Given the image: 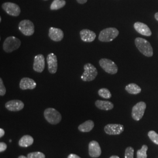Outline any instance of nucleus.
<instances>
[{"label":"nucleus","instance_id":"nucleus-28","mask_svg":"<svg viewBox=\"0 0 158 158\" xmlns=\"http://www.w3.org/2000/svg\"><path fill=\"white\" fill-rule=\"evenodd\" d=\"M134 149L132 147L127 148L125 152V158H134Z\"/></svg>","mask_w":158,"mask_h":158},{"label":"nucleus","instance_id":"nucleus-5","mask_svg":"<svg viewBox=\"0 0 158 158\" xmlns=\"http://www.w3.org/2000/svg\"><path fill=\"white\" fill-rule=\"evenodd\" d=\"M85 72L82 74L81 79L84 81H91L96 79L98 72L96 67L91 63H86L84 66Z\"/></svg>","mask_w":158,"mask_h":158},{"label":"nucleus","instance_id":"nucleus-30","mask_svg":"<svg viewBox=\"0 0 158 158\" xmlns=\"http://www.w3.org/2000/svg\"><path fill=\"white\" fill-rule=\"evenodd\" d=\"M7 148V145L4 142H1L0 143V152H2L5 151Z\"/></svg>","mask_w":158,"mask_h":158},{"label":"nucleus","instance_id":"nucleus-34","mask_svg":"<svg viewBox=\"0 0 158 158\" xmlns=\"http://www.w3.org/2000/svg\"><path fill=\"white\" fill-rule=\"evenodd\" d=\"M155 19H156V20L158 21V12L155 14Z\"/></svg>","mask_w":158,"mask_h":158},{"label":"nucleus","instance_id":"nucleus-21","mask_svg":"<svg viewBox=\"0 0 158 158\" xmlns=\"http://www.w3.org/2000/svg\"><path fill=\"white\" fill-rule=\"evenodd\" d=\"M94 127V123L91 120H88L85 121L84 123L80 125L78 127L80 131L83 132H90Z\"/></svg>","mask_w":158,"mask_h":158},{"label":"nucleus","instance_id":"nucleus-15","mask_svg":"<svg viewBox=\"0 0 158 158\" xmlns=\"http://www.w3.org/2000/svg\"><path fill=\"white\" fill-rule=\"evenodd\" d=\"M49 36L55 42H60L63 39L64 34L60 29L51 27L49 30Z\"/></svg>","mask_w":158,"mask_h":158},{"label":"nucleus","instance_id":"nucleus-23","mask_svg":"<svg viewBox=\"0 0 158 158\" xmlns=\"http://www.w3.org/2000/svg\"><path fill=\"white\" fill-rule=\"evenodd\" d=\"M66 2L65 0H54L51 4V10H57L60 8H62L66 5Z\"/></svg>","mask_w":158,"mask_h":158},{"label":"nucleus","instance_id":"nucleus-9","mask_svg":"<svg viewBox=\"0 0 158 158\" xmlns=\"http://www.w3.org/2000/svg\"><path fill=\"white\" fill-rule=\"evenodd\" d=\"M2 8L8 14L13 17H18L21 13L19 6L13 2H5L2 5Z\"/></svg>","mask_w":158,"mask_h":158},{"label":"nucleus","instance_id":"nucleus-31","mask_svg":"<svg viewBox=\"0 0 158 158\" xmlns=\"http://www.w3.org/2000/svg\"><path fill=\"white\" fill-rule=\"evenodd\" d=\"M68 158H81L78 155L73 154V153H71L68 156Z\"/></svg>","mask_w":158,"mask_h":158},{"label":"nucleus","instance_id":"nucleus-1","mask_svg":"<svg viewBox=\"0 0 158 158\" xmlns=\"http://www.w3.org/2000/svg\"><path fill=\"white\" fill-rule=\"evenodd\" d=\"M135 43L138 49L147 57L153 56V51L150 43L147 40L141 38H137L135 40Z\"/></svg>","mask_w":158,"mask_h":158},{"label":"nucleus","instance_id":"nucleus-22","mask_svg":"<svg viewBox=\"0 0 158 158\" xmlns=\"http://www.w3.org/2000/svg\"><path fill=\"white\" fill-rule=\"evenodd\" d=\"M125 90L131 94H138L141 92V89L135 83H131L125 87Z\"/></svg>","mask_w":158,"mask_h":158},{"label":"nucleus","instance_id":"nucleus-17","mask_svg":"<svg viewBox=\"0 0 158 158\" xmlns=\"http://www.w3.org/2000/svg\"><path fill=\"white\" fill-rule=\"evenodd\" d=\"M80 35L81 40L85 42H93L96 38V34L94 32L87 29L81 30L80 32Z\"/></svg>","mask_w":158,"mask_h":158},{"label":"nucleus","instance_id":"nucleus-36","mask_svg":"<svg viewBox=\"0 0 158 158\" xmlns=\"http://www.w3.org/2000/svg\"><path fill=\"white\" fill-rule=\"evenodd\" d=\"M18 158H28V157H26V156H25L21 155V156H19Z\"/></svg>","mask_w":158,"mask_h":158},{"label":"nucleus","instance_id":"nucleus-6","mask_svg":"<svg viewBox=\"0 0 158 158\" xmlns=\"http://www.w3.org/2000/svg\"><path fill=\"white\" fill-rule=\"evenodd\" d=\"M99 64L102 69L108 73L114 74L118 72L117 64L110 59L106 58L102 59L99 61Z\"/></svg>","mask_w":158,"mask_h":158},{"label":"nucleus","instance_id":"nucleus-18","mask_svg":"<svg viewBox=\"0 0 158 158\" xmlns=\"http://www.w3.org/2000/svg\"><path fill=\"white\" fill-rule=\"evenodd\" d=\"M134 27L136 31L142 35L146 36H150L152 35V32L150 28L148 27L147 25L143 23L136 22L134 23Z\"/></svg>","mask_w":158,"mask_h":158},{"label":"nucleus","instance_id":"nucleus-35","mask_svg":"<svg viewBox=\"0 0 158 158\" xmlns=\"http://www.w3.org/2000/svg\"><path fill=\"white\" fill-rule=\"evenodd\" d=\"M119 158L118 156H115V155H114V156H111L110 158Z\"/></svg>","mask_w":158,"mask_h":158},{"label":"nucleus","instance_id":"nucleus-29","mask_svg":"<svg viewBox=\"0 0 158 158\" xmlns=\"http://www.w3.org/2000/svg\"><path fill=\"white\" fill-rule=\"evenodd\" d=\"M6 93V89L4 85L2 79H0V96H4Z\"/></svg>","mask_w":158,"mask_h":158},{"label":"nucleus","instance_id":"nucleus-4","mask_svg":"<svg viewBox=\"0 0 158 158\" xmlns=\"http://www.w3.org/2000/svg\"><path fill=\"white\" fill-rule=\"evenodd\" d=\"M21 45V40L15 36H9L6 38L3 44V49L6 53L16 51Z\"/></svg>","mask_w":158,"mask_h":158},{"label":"nucleus","instance_id":"nucleus-25","mask_svg":"<svg viewBox=\"0 0 158 158\" xmlns=\"http://www.w3.org/2000/svg\"><path fill=\"white\" fill-rule=\"evenodd\" d=\"M98 94L99 96L104 98L109 99L111 97V94L110 91L108 89L106 88H102L101 89H100L98 91Z\"/></svg>","mask_w":158,"mask_h":158},{"label":"nucleus","instance_id":"nucleus-16","mask_svg":"<svg viewBox=\"0 0 158 158\" xmlns=\"http://www.w3.org/2000/svg\"><path fill=\"white\" fill-rule=\"evenodd\" d=\"M36 86V83L33 79L28 77H23L19 83V87L23 90H32Z\"/></svg>","mask_w":158,"mask_h":158},{"label":"nucleus","instance_id":"nucleus-20","mask_svg":"<svg viewBox=\"0 0 158 158\" xmlns=\"http://www.w3.org/2000/svg\"><path fill=\"white\" fill-rule=\"evenodd\" d=\"M34 138L31 136L25 135L19 139L18 144L21 147L27 148L32 145L34 143Z\"/></svg>","mask_w":158,"mask_h":158},{"label":"nucleus","instance_id":"nucleus-24","mask_svg":"<svg viewBox=\"0 0 158 158\" xmlns=\"http://www.w3.org/2000/svg\"><path fill=\"white\" fill-rule=\"evenodd\" d=\"M148 147L146 145H143L141 149L138 150L136 153V158H147V152Z\"/></svg>","mask_w":158,"mask_h":158},{"label":"nucleus","instance_id":"nucleus-13","mask_svg":"<svg viewBox=\"0 0 158 158\" xmlns=\"http://www.w3.org/2000/svg\"><path fill=\"white\" fill-rule=\"evenodd\" d=\"M47 63L48 64V70L51 74H55L57 70V59L53 53H50L47 56Z\"/></svg>","mask_w":158,"mask_h":158},{"label":"nucleus","instance_id":"nucleus-10","mask_svg":"<svg viewBox=\"0 0 158 158\" xmlns=\"http://www.w3.org/2000/svg\"><path fill=\"white\" fill-rule=\"evenodd\" d=\"M124 130V127L121 124H110L106 125L104 131L108 135H117L121 134Z\"/></svg>","mask_w":158,"mask_h":158},{"label":"nucleus","instance_id":"nucleus-8","mask_svg":"<svg viewBox=\"0 0 158 158\" xmlns=\"http://www.w3.org/2000/svg\"><path fill=\"white\" fill-rule=\"evenodd\" d=\"M147 105L145 102H138L132 108V117L135 121H139L143 116Z\"/></svg>","mask_w":158,"mask_h":158},{"label":"nucleus","instance_id":"nucleus-19","mask_svg":"<svg viewBox=\"0 0 158 158\" xmlns=\"http://www.w3.org/2000/svg\"><path fill=\"white\" fill-rule=\"evenodd\" d=\"M95 105L98 108L102 110H106V111L111 110L114 108V104L113 103L108 101L97 100L95 102Z\"/></svg>","mask_w":158,"mask_h":158},{"label":"nucleus","instance_id":"nucleus-12","mask_svg":"<svg viewBox=\"0 0 158 158\" xmlns=\"http://www.w3.org/2000/svg\"><path fill=\"white\" fill-rule=\"evenodd\" d=\"M89 153L91 158L99 157L102 154V149L99 143L96 141H92L89 144Z\"/></svg>","mask_w":158,"mask_h":158},{"label":"nucleus","instance_id":"nucleus-11","mask_svg":"<svg viewBox=\"0 0 158 158\" xmlns=\"http://www.w3.org/2000/svg\"><path fill=\"white\" fill-rule=\"evenodd\" d=\"M45 67V57L42 54H38L34 57V70L38 73H42Z\"/></svg>","mask_w":158,"mask_h":158},{"label":"nucleus","instance_id":"nucleus-3","mask_svg":"<svg viewBox=\"0 0 158 158\" xmlns=\"http://www.w3.org/2000/svg\"><path fill=\"white\" fill-rule=\"evenodd\" d=\"M119 35V31L115 28H108L102 30L98 36V40L102 42H111Z\"/></svg>","mask_w":158,"mask_h":158},{"label":"nucleus","instance_id":"nucleus-14","mask_svg":"<svg viewBox=\"0 0 158 158\" xmlns=\"http://www.w3.org/2000/svg\"><path fill=\"white\" fill-rule=\"evenodd\" d=\"M24 107V104L22 101L13 100L6 102V108L10 111H19Z\"/></svg>","mask_w":158,"mask_h":158},{"label":"nucleus","instance_id":"nucleus-26","mask_svg":"<svg viewBox=\"0 0 158 158\" xmlns=\"http://www.w3.org/2000/svg\"><path fill=\"white\" fill-rule=\"evenodd\" d=\"M148 136L152 141L155 144L158 145V134L154 131H150L148 132Z\"/></svg>","mask_w":158,"mask_h":158},{"label":"nucleus","instance_id":"nucleus-32","mask_svg":"<svg viewBox=\"0 0 158 158\" xmlns=\"http://www.w3.org/2000/svg\"><path fill=\"white\" fill-rule=\"evenodd\" d=\"M5 134V131L2 128L0 129V138H2V136H4Z\"/></svg>","mask_w":158,"mask_h":158},{"label":"nucleus","instance_id":"nucleus-33","mask_svg":"<svg viewBox=\"0 0 158 158\" xmlns=\"http://www.w3.org/2000/svg\"><path fill=\"white\" fill-rule=\"evenodd\" d=\"M76 1H77L78 3L80 4H85V3L87 2V0H76Z\"/></svg>","mask_w":158,"mask_h":158},{"label":"nucleus","instance_id":"nucleus-7","mask_svg":"<svg viewBox=\"0 0 158 158\" xmlns=\"http://www.w3.org/2000/svg\"><path fill=\"white\" fill-rule=\"evenodd\" d=\"M19 31L25 36H31L35 32V26L32 21L24 19L21 21L18 25Z\"/></svg>","mask_w":158,"mask_h":158},{"label":"nucleus","instance_id":"nucleus-2","mask_svg":"<svg viewBox=\"0 0 158 158\" xmlns=\"http://www.w3.org/2000/svg\"><path fill=\"white\" fill-rule=\"evenodd\" d=\"M44 117L46 121L51 124H59L62 120L60 113L53 108H46L44 111Z\"/></svg>","mask_w":158,"mask_h":158},{"label":"nucleus","instance_id":"nucleus-37","mask_svg":"<svg viewBox=\"0 0 158 158\" xmlns=\"http://www.w3.org/2000/svg\"><path fill=\"white\" fill-rule=\"evenodd\" d=\"M44 1H47V0H44Z\"/></svg>","mask_w":158,"mask_h":158},{"label":"nucleus","instance_id":"nucleus-27","mask_svg":"<svg viewBox=\"0 0 158 158\" xmlns=\"http://www.w3.org/2000/svg\"><path fill=\"white\" fill-rule=\"evenodd\" d=\"M27 157L28 158H45V155L40 152H35L28 153Z\"/></svg>","mask_w":158,"mask_h":158}]
</instances>
